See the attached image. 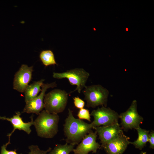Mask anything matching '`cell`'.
<instances>
[{
  "instance_id": "obj_7",
  "label": "cell",
  "mask_w": 154,
  "mask_h": 154,
  "mask_svg": "<svg viewBox=\"0 0 154 154\" xmlns=\"http://www.w3.org/2000/svg\"><path fill=\"white\" fill-rule=\"evenodd\" d=\"M122 127L125 130L139 127L143 122V118L138 113L137 102L133 100L128 109L119 115Z\"/></svg>"
},
{
  "instance_id": "obj_23",
  "label": "cell",
  "mask_w": 154,
  "mask_h": 154,
  "mask_svg": "<svg viewBox=\"0 0 154 154\" xmlns=\"http://www.w3.org/2000/svg\"><path fill=\"white\" fill-rule=\"evenodd\" d=\"M140 154H146V152H143L142 151L141 152Z\"/></svg>"
},
{
  "instance_id": "obj_17",
  "label": "cell",
  "mask_w": 154,
  "mask_h": 154,
  "mask_svg": "<svg viewBox=\"0 0 154 154\" xmlns=\"http://www.w3.org/2000/svg\"><path fill=\"white\" fill-rule=\"evenodd\" d=\"M75 145L67 143L64 145L57 144L47 154H69L73 151Z\"/></svg>"
},
{
  "instance_id": "obj_22",
  "label": "cell",
  "mask_w": 154,
  "mask_h": 154,
  "mask_svg": "<svg viewBox=\"0 0 154 154\" xmlns=\"http://www.w3.org/2000/svg\"><path fill=\"white\" fill-rule=\"evenodd\" d=\"M148 141L150 143V147L154 148V131H152L149 134Z\"/></svg>"
},
{
  "instance_id": "obj_14",
  "label": "cell",
  "mask_w": 154,
  "mask_h": 154,
  "mask_svg": "<svg viewBox=\"0 0 154 154\" xmlns=\"http://www.w3.org/2000/svg\"><path fill=\"white\" fill-rule=\"evenodd\" d=\"M44 80L42 79L40 80L34 82L28 86L24 92L26 103L38 96L39 92L41 91V87Z\"/></svg>"
},
{
  "instance_id": "obj_18",
  "label": "cell",
  "mask_w": 154,
  "mask_h": 154,
  "mask_svg": "<svg viewBox=\"0 0 154 154\" xmlns=\"http://www.w3.org/2000/svg\"><path fill=\"white\" fill-rule=\"evenodd\" d=\"M30 150L28 154H47L52 149L50 147L46 150H41L37 145H31L29 147Z\"/></svg>"
},
{
  "instance_id": "obj_15",
  "label": "cell",
  "mask_w": 154,
  "mask_h": 154,
  "mask_svg": "<svg viewBox=\"0 0 154 154\" xmlns=\"http://www.w3.org/2000/svg\"><path fill=\"white\" fill-rule=\"evenodd\" d=\"M135 129L138 133V138L133 142H130V143L134 145L136 148L141 150L148 142L149 131L143 129L140 126Z\"/></svg>"
},
{
  "instance_id": "obj_2",
  "label": "cell",
  "mask_w": 154,
  "mask_h": 154,
  "mask_svg": "<svg viewBox=\"0 0 154 154\" xmlns=\"http://www.w3.org/2000/svg\"><path fill=\"white\" fill-rule=\"evenodd\" d=\"M38 115L33 125L38 136L46 138L54 137L58 131L59 117L58 114L50 113L43 110Z\"/></svg>"
},
{
  "instance_id": "obj_11",
  "label": "cell",
  "mask_w": 154,
  "mask_h": 154,
  "mask_svg": "<svg viewBox=\"0 0 154 154\" xmlns=\"http://www.w3.org/2000/svg\"><path fill=\"white\" fill-rule=\"evenodd\" d=\"M97 133L92 131L86 135L73 151L74 154H88L90 151L95 153L100 145L96 141Z\"/></svg>"
},
{
  "instance_id": "obj_10",
  "label": "cell",
  "mask_w": 154,
  "mask_h": 154,
  "mask_svg": "<svg viewBox=\"0 0 154 154\" xmlns=\"http://www.w3.org/2000/svg\"><path fill=\"white\" fill-rule=\"evenodd\" d=\"M99 137L101 146L111 141L123 133L118 123L111 125L93 127Z\"/></svg>"
},
{
  "instance_id": "obj_1",
  "label": "cell",
  "mask_w": 154,
  "mask_h": 154,
  "mask_svg": "<svg viewBox=\"0 0 154 154\" xmlns=\"http://www.w3.org/2000/svg\"><path fill=\"white\" fill-rule=\"evenodd\" d=\"M93 127L88 123L74 116L73 111L68 109V115L65 120L64 130L66 143L75 145L78 144L84 137L92 131Z\"/></svg>"
},
{
  "instance_id": "obj_5",
  "label": "cell",
  "mask_w": 154,
  "mask_h": 154,
  "mask_svg": "<svg viewBox=\"0 0 154 154\" xmlns=\"http://www.w3.org/2000/svg\"><path fill=\"white\" fill-rule=\"evenodd\" d=\"M90 76L89 72L83 68H75L62 72H54L53 77L58 79L67 78L72 85H76L75 89L69 93L68 94L77 91L80 93L86 86V84Z\"/></svg>"
},
{
  "instance_id": "obj_20",
  "label": "cell",
  "mask_w": 154,
  "mask_h": 154,
  "mask_svg": "<svg viewBox=\"0 0 154 154\" xmlns=\"http://www.w3.org/2000/svg\"><path fill=\"white\" fill-rule=\"evenodd\" d=\"M74 106L76 108L80 109L83 108L85 106V102L82 99L78 97H74L73 98Z\"/></svg>"
},
{
  "instance_id": "obj_12",
  "label": "cell",
  "mask_w": 154,
  "mask_h": 154,
  "mask_svg": "<svg viewBox=\"0 0 154 154\" xmlns=\"http://www.w3.org/2000/svg\"><path fill=\"white\" fill-rule=\"evenodd\" d=\"M129 139V138L123 133L102 147L107 154H123L130 144Z\"/></svg>"
},
{
  "instance_id": "obj_4",
  "label": "cell",
  "mask_w": 154,
  "mask_h": 154,
  "mask_svg": "<svg viewBox=\"0 0 154 154\" xmlns=\"http://www.w3.org/2000/svg\"><path fill=\"white\" fill-rule=\"evenodd\" d=\"M82 92L88 107L95 108L99 106L106 107L109 92L102 85L86 86Z\"/></svg>"
},
{
  "instance_id": "obj_24",
  "label": "cell",
  "mask_w": 154,
  "mask_h": 154,
  "mask_svg": "<svg viewBox=\"0 0 154 154\" xmlns=\"http://www.w3.org/2000/svg\"><path fill=\"white\" fill-rule=\"evenodd\" d=\"M126 31H128V29L127 28L126 29Z\"/></svg>"
},
{
  "instance_id": "obj_19",
  "label": "cell",
  "mask_w": 154,
  "mask_h": 154,
  "mask_svg": "<svg viewBox=\"0 0 154 154\" xmlns=\"http://www.w3.org/2000/svg\"><path fill=\"white\" fill-rule=\"evenodd\" d=\"M77 116L80 119H85L90 121V115L89 110L85 108L80 109L78 111Z\"/></svg>"
},
{
  "instance_id": "obj_8",
  "label": "cell",
  "mask_w": 154,
  "mask_h": 154,
  "mask_svg": "<svg viewBox=\"0 0 154 154\" xmlns=\"http://www.w3.org/2000/svg\"><path fill=\"white\" fill-rule=\"evenodd\" d=\"M56 86V82L49 84L43 83L41 86V91L40 94L26 103L23 113H35L38 115L44 108L43 101L46 92L48 89L54 88Z\"/></svg>"
},
{
  "instance_id": "obj_21",
  "label": "cell",
  "mask_w": 154,
  "mask_h": 154,
  "mask_svg": "<svg viewBox=\"0 0 154 154\" xmlns=\"http://www.w3.org/2000/svg\"><path fill=\"white\" fill-rule=\"evenodd\" d=\"M8 145L6 143L1 147L0 154H19L16 152L15 149L14 151H8L7 150L6 148Z\"/></svg>"
},
{
  "instance_id": "obj_6",
  "label": "cell",
  "mask_w": 154,
  "mask_h": 154,
  "mask_svg": "<svg viewBox=\"0 0 154 154\" xmlns=\"http://www.w3.org/2000/svg\"><path fill=\"white\" fill-rule=\"evenodd\" d=\"M94 120L91 123L93 127L107 126L118 123L119 115L109 108L102 106L93 110L90 114Z\"/></svg>"
},
{
  "instance_id": "obj_3",
  "label": "cell",
  "mask_w": 154,
  "mask_h": 154,
  "mask_svg": "<svg viewBox=\"0 0 154 154\" xmlns=\"http://www.w3.org/2000/svg\"><path fill=\"white\" fill-rule=\"evenodd\" d=\"M68 94L64 90L55 89L45 94L44 108L47 112L58 114L63 112L67 105Z\"/></svg>"
},
{
  "instance_id": "obj_16",
  "label": "cell",
  "mask_w": 154,
  "mask_h": 154,
  "mask_svg": "<svg viewBox=\"0 0 154 154\" xmlns=\"http://www.w3.org/2000/svg\"><path fill=\"white\" fill-rule=\"evenodd\" d=\"M39 57L43 64L45 66L57 64L54 53L51 50L42 51L40 54Z\"/></svg>"
},
{
  "instance_id": "obj_9",
  "label": "cell",
  "mask_w": 154,
  "mask_h": 154,
  "mask_svg": "<svg viewBox=\"0 0 154 154\" xmlns=\"http://www.w3.org/2000/svg\"><path fill=\"white\" fill-rule=\"evenodd\" d=\"M33 66L22 64L15 74L13 82V88L21 93L24 92L32 78Z\"/></svg>"
},
{
  "instance_id": "obj_13",
  "label": "cell",
  "mask_w": 154,
  "mask_h": 154,
  "mask_svg": "<svg viewBox=\"0 0 154 154\" xmlns=\"http://www.w3.org/2000/svg\"><path fill=\"white\" fill-rule=\"evenodd\" d=\"M21 113L19 112H16V114L11 118L7 117L5 116H0V119L6 120L10 122L12 124L13 129L11 132L8 134L7 136L9 137V141L7 143L9 145L10 144V137L12 134L16 129L20 130H23L25 132L28 134H29L31 132L30 127L33 125L34 121L33 116L31 117V121L28 123H25L22 120V118L20 116Z\"/></svg>"
}]
</instances>
